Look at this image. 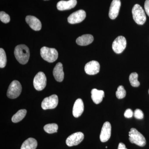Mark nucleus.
I'll list each match as a JSON object with an SVG mask.
<instances>
[{"mask_svg": "<svg viewBox=\"0 0 149 149\" xmlns=\"http://www.w3.org/2000/svg\"><path fill=\"white\" fill-rule=\"evenodd\" d=\"M129 140L131 143L140 147H144L146 143V139L136 128H132L129 132Z\"/></svg>", "mask_w": 149, "mask_h": 149, "instance_id": "f03ea898", "label": "nucleus"}, {"mask_svg": "<svg viewBox=\"0 0 149 149\" xmlns=\"http://www.w3.org/2000/svg\"><path fill=\"white\" fill-rule=\"evenodd\" d=\"M116 95L117 98L118 99H121L125 97L126 95V91L122 85H120L118 88Z\"/></svg>", "mask_w": 149, "mask_h": 149, "instance_id": "393cba45", "label": "nucleus"}, {"mask_svg": "<svg viewBox=\"0 0 149 149\" xmlns=\"http://www.w3.org/2000/svg\"><path fill=\"white\" fill-rule=\"evenodd\" d=\"M86 16L85 11L80 10L71 14L68 18V21L71 24L80 23L85 19Z\"/></svg>", "mask_w": 149, "mask_h": 149, "instance_id": "9d476101", "label": "nucleus"}, {"mask_svg": "<svg viewBox=\"0 0 149 149\" xmlns=\"http://www.w3.org/2000/svg\"><path fill=\"white\" fill-rule=\"evenodd\" d=\"M106 148H107V146L106 147Z\"/></svg>", "mask_w": 149, "mask_h": 149, "instance_id": "7c9ffc66", "label": "nucleus"}, {"mask_svg": "<svg viewBox=\"0 0 149 149\" xmlns=\"http://www.w3.org/2000/svg\"><path fill=\"white\" fill-rule=\"evenodd\" d=\"M44 130L49 134L56 133L58 130V125L56 123H50L44 126Z\"/></svg>", "mask_w": 149, "mask_h": 149, "instance_id": "4be33fe9", "label": "nucleus"}, {"mask_svg": "<svg viewBox=\"0 0 149 149\" xmlns=\"http://www.w3.org/2000/svg\"><path fill=\"white\" fill-rule=\"evenodd\" d=\"M27 111L26 109H20L19 110L12 118V121L13 123H18L22 120L25 117Z\"/></svg>", "mask_w": 149, "mask_h": 149, "instance_id": "412c9836", "label": "nucleus"}, {"mask_svg": "<svg viewBox=\"0 0 149 149\" xmlns=\"http://www.w3.org/2000/svg\"><path fill=\"white\" fill-rule=\"evenodd\" d=\"M14 54L20 64H26L29 61L30 56L29 48L25 45H19L15 49Z\"/></svg>", "mask_w": 149, "mask_h": 149, "instance_id": "f257e3e1", "label": "nucleus"}, {"mask_svg": "<svg viewBox=\"0 0 149 149\" xmlns=\"http://www.w3.org/2000/svg\"><path fill=\"white\" fill-rule=\"evenodd\" d=\"M104 97V92L96 89H93L91 91V98L93 102L96 104L100 103Z\"/></svg>", "mask_w": 149, "mask_h": 149, "instance_id": "6ab92c4d", "label": "nucleus"}, {"mask_svg": "<svg viewBox=\"0 0 149 149\" xmlns=\"http://www.w3.org/2000/svg\"><path fill=\"white\" fill-rule=\"evenodd\" d=\"M118 149H128L126 148L125 144L123 143H120L118 145Z\"/></svg>", "mask_w": 149, "mask_h": 149, "instance_id": "c756f323", "label": "nucleus"}, {"mask_svg": "<svg viewBox=\"0 0 149 149\" xmlns=\"http://www.w3.org/2000/svg\"><path fill=\"white\" fill-rule=\"evenodd\" d=\"M53 75L55 79L58 82H61L64 79V74L63 67L61 63H58L54 68Z\"/></svg>", "mask_w": 149, "mask_h": 149, "instance_id": "f3484780", "label": "nucleus"}, {"mask_svg": "<svg viewBox=\"0 0 149 149\" xmlns=\"http://www.w3.org/2000/svg\"><path fill=\"white\" fill-rule=\"evenodd\" d=\"M100 70V65L95 61H92L88 63L85 67V72L89 75L97 74Z\"/></svg>", "mask_w": 149, "mask_h": 149, "instance_id": "f8f14e48", "label": "nucleus"}, {"mask_svg": "<svg viewBox=\"0 0 149 149\" xmlns=\"http://www.w3.org/2000/svg\"><path fill=\"white\" fill-rule=\"evenodd\" d=\"M0 19L3 23H7L10 21V17L4 12L1 11L0 13Z\"/></svg>", "mask_w": 149, "mask_h": 149, "instance_id": "a878e982", "label": "nucleus"}, {"mask_svg": "<svg viewBox=\"0 0 149 149\" xmlns=\"http://www.w3.org/2000/svg\"><path fill=\"white\" fill-rule=\"evenodd\" d=\"M121 6L120 0H113L110 7L109 15L110 18L114 19L117 17L119 13Z\"/></svg>", "mask_w": 149, "mask_h": 149, "instance_id": "ddd939ff", "label": "nucleus"}, {"mask_svg": "<svg viewBox=\"0 0 149 149\" xmlns=\"http://www.w3.org/2000/svg\"><path fill=\"white\" fill-rule=\"evenodd\" d=\"M58 97L56 95L45 98L42 102V108L44 110L54 109L58 104Z\"/></svg>", "mask_w": 149, "mask_h": 149, "instance_id": "0eeeda50", "label": "nucleus"}, {"mask_svg": "<svg viewBox=\"0 0 149 149\" xmlns=\"http://www.w3.org/2000/svg\"><path fill=\"white\" fill-rule=\"evenodd\" d=\"M76 0H69L68 1H61L57 4V8L59 10H65L74 8L77 4Z\"/></svg>", "mask_w": 149, "mask_h": 149, "instance_id": "2eb2a0df", "label": "nucleus"}, {"mask_svg": "<svg viewBox=\"0 0 149 149\" xmlns=\"http://www.w3.org/2000/svg\"><path fill=\"white\" fill-rule=\"evenodd\" d=\"M94 37L93 35L86 34L80 36L77 38L76 42L80 46H87L93 42Z\"/></svg>", "mask_w": 149, "mask_h": 149, "instance_id": "a211bd4d", "label": "nucleus"}, {"mask_svg": "<svg viewBox=\"0 0 149 149\" xmlns=\"http://www.w3.org/2000/svg\"><path fill=\"white\" fill-rule=\"evenodd\" d=\"M84 139V134L82 132H76L70 136L65 143L68 146L72 147L79 145Z\"/></svg>", "mask_w": 149, "mask_h": 149, "instance_id": "1a4fd4ad", "label": "nucleus"}, {"mask_svg": "<svg viewBox=\"0 0 149 149\" xmlns=\"http://www.w3.org/2000/svg\"><path fill=\"white\" fill-rule=\"evenodd\" d=\"M126 40L125 37L119 36L113 42V50L116 54H120L125 49L126 47Z\"/></svg>", "mask_w": 149, "mask_h": 149, "instance_id": "6e6552de", "label": "nucleus"}, {"mask_svg": "<svg viewBox=\"0 0 149 149\" xmlns=\"http://www.w3.org/2000/svg\"><path fill=\"white\" fill-rule=\"evenodd\" d=\"M37 146V142L36 139L30 138L24 141L20 149H36Z\"/></svg>", "mask_w": 149, "mask_h": 149, "instance_id": "aec40b11", "label": "nucleus"}, {"mask_svg": "<svg viewBox=\"0 0 149 149\" xmlns=\"http://www.w3.org/2000/svg\"><path fill=\"white\" fill-rule=\"evenodd\" d=\"M47 85V77L44 72H40L35 75L33 80L34 88L37 91H42Z\"/></svg>", "mask_w": 149, "mask_h": 149, "instance_id": "423d86ee", "label": "nucleus"}, {"mask_svg": "<svg viewBox=\"0 0 149 149\" xmlns=\"http://www.w3.org/2000/svg\"><path fill=\"white\" fill-rule=\"evenodd\" d=\"M138 74L136 72H132L129 76V79L130 85L133 87H138L140 86V82L138 81Z\"/></svg>", "mask_w": 149, "mask_h": 149, "instance_id": "5701e85b", "label": "nucleus"}, {"mask_svg": "<svg viewBox=\"0 0 149 149\" xmlns=\"http://www.w3.org/2000/svg\"><path fill=\"white\" fill-rule=\"evenodd\" d=\"M7 63L6 55L3 49H0V67L3 68L6 66Z\"/></svg>", "mask_w": 149, "mask_h": 149, "instance_id": "b1692460", "label": "nucleus"}, {"mask_svg": "<svg viewBox=\"0 0 149 149\" xmlns=\"http://www.w3.org/2000/svg\"><path fill=\"white\" fill-rule=\"evenodd\" d=\"M133 115L136 119H142L144 117L143 113L140 109H136L133 113Z\"/></svg>", "mask_w": 149, "mask_h": 149, "instance_id": "bb28decb", "label": "nucleus"}, {"mask_svg": "<svg viewBox=\"0 0 149 149\" xmlns=\"http://www.w3.org/2000/svg\"><path fill=\"white\" fill-rule=\"evenodd\" d=\"M133 19L137 24L143 25L146 20V17L144 10L138 4L135 5L132 9Z\"/></svg>", "mask_w": 149, "mask_h": 149, "instance_id": "20e7f679", "label": "nucleus"}, {"mask_svg": "<svg viewBox=\"0 0 149 149\" xmlns=\"http://www.w3.org/2000/svg\"><path fill=\"white\" fill-rule=\"evenodd\" d=\"M84 110V104L82 99H77L74 102L72 109V114L73 116L75 118L79 117L83 113Z\"/></svg>", "mask_w": 149, "mask_h": 149, "instance_id": "dca6fc26", "label": "nucleus"}, {"mask_svg": "<svg viewBox=\"0 0 149 149\" xmlns=\"http://www.w3.org/2000/svg\"><path fill=\"white\" fill-rule=\"evenodd\" d=\"M40 54L43 59L49 63L55 61L58 58V52L54 48L43 47L40 50Z\"/></svg>", "mask_w": 149, "mask_h": 149, "instance_id": "7ed1b4c3", "label": "nucleus"}, {"mask_svg": "<svg viewBox=\"0 0 149 149\" xmlns=\"http://www.w3.org/2000/svg\"><path fill=\"white\" fill-rule=\"evenodd\" d=\"M45 1H47V0H45Z\"/></svg>", "mask_w": 149, "mask_h": 149, "instance_id": "473e14b6", "label": "nucleus"}, {"mask_svg": "<svg viewBox=\"0 0 149 149\" xmlns=\"http://www.w3.org/2000/svg\"><path fill=\"white\" fill-rule=\"evenodd\" d=\"M144 8L146 13L149 17V0H146L144 5Z\"/></svg>", "mask_w": 149, "mask_h": 149, "instance_id": "c85d7f7f", "label": "nucleus"}, {"mask_svg": "<svg viewBox=\"0 0 149 149\" xmlns=\"http://www.w3.org/2000/svg\"><path fill=\"white\" fill-rule=\"evenodd\" d=\"M22 90L21 84L17 80H13L9 87L8 90V97L10 99H15L20 95Z\"/></svg>", "mask_w": 149, "mask_h": 149, "instance_id": "39448f33", "label": "nucleus"}, {"mask_svg": "<svg viewBox=\"0 0 149 149\" xmlns=\"http://www.w3.org/2000/svg\"><path fill=\"white\" fill-rule=\"evenodd\" d=\"M148 93H149V91H148Z\"/></svg>", "mask_w": 149, "mask_h": 149, "instance_id": "2f4dec72", "label": "nucleus"}, {"mask_svg": "<svg viewBox=\"0 0 149 149\" xmlns=\"http://www.w3.org/2000/svg\"><path fill=\"white\" fill-rule=\"evenodd\" d=\"M124 115L126 118H130L133 116V113L132 110L128 109L125 111Z\"/></svg>", "mask_w": 149, "mask_h": 149, "instance_id": "cd10ccee", "label": "nucleus"}, {"mask_svg": "<svg viewBox=\"0 0 149 149\" xmlns=\"http://www.w3.org/2000/svg\"><path fill=\"white\" fill-rule=\"evenodd\" d=\"M25 20L29 27L35 31H39L42 28L41 22L35 16L28 15L26 17Z\"/></svg>", "mask_w": 149, "mask_h": 149, "instance_id": "4468645a", "label": "nucleus"}, {"mask_svg": "<svg viewBox=\"0 0 149 149\" xmlns=\"http://www.w3.org/2000/svg\"><path fill=\"white\" fill-rule=\"evenodd\" d=\"M111 126L109 122H105L102 128L100 135V140L102 142H107L110 138L111 136Z\"/></svg>", "mask_w": 149, "mask_h": 149, "instance_id": "9b49d317", "label": "nucleus"}]
</instances>
